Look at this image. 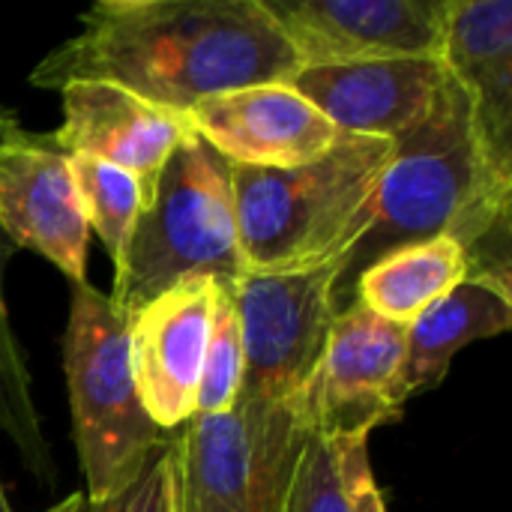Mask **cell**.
Returning <instances> with one entry per match:
<instances>
[{
    "instance_id": "1",
    "label": "cell",
    "mask_w": 512,
    "mask_h": 512,
    "mask_svg": "<svg viewBox=\"0 0 512 512\" xmlns=\"http://www.w3.org/2000/svg\"><path fill=\"white\" fill-rule=\"evenodd\" d=\"M297 69L261 0H99L81 33L33 66L30 84L102 81L186 117L201 99L285 84Z\"/></svg>"
},
{
    "instance_id": "2",
    "label": "cell",
    "mask_w": 512,
    "mask_h": 512,
    "mask_svg": "<svg viewBox=\"0 0 512 512\" xmlns=\"http://www.w3.org/2000/svg\"><path fill=\"white\" fill-rule=\"evenodd\" d=\"M366 213L369 228L348 252L339 294L387 252L450 237L465 249L468 282L512 300V174L489 159L474 105L450 72L426 117L393 138Z\"/></svg>"
},
{
    "instance_id": "3",
    "label": "cell",
    "mask_w": 512,
    "mask_h": 512,
    "mask_svg": "<svg viewBox=\"0 0 512 512\" xmlns=\"http://www.w3.org/2000/svg\"><path fill=\"white\" fill-rule=\"evenodd\" d=\"M393 156L390 138L342 132L309 165H231L237 243L246 273H282L348 252L369 228V204Z\"/></svg>"
},
{
    "instance_id": "4",
    "label": "cell",
    "mask_w": 512,
    "mask_h": 512,
    "mask_svg": "<svg viewBox=\"0 0 512 512\" xmlns=\"http://www.w3.org/2000/svg\"><path fill=\"white\" fill-rule=\"evenodd\" d=\"M246 264L237 243L231 165L195 132L165 159L126 255L114 270L111 303L126 321L183 279L237 285Z\"/></svg>"
},
{
    "instance_id": "5",
    "label": "cell",
    "mask_w": 512,
    "mask_h": 512,
    "mask_svg": "<svg viewBox=\"0 0 512 512\" xmlns=\"http://www.w3.org/2000/svg\"><path fill=\"white\" fill-rule=\"evenodd\" d=\"M63 372L87 483L84 495L99 504L129 489L168 435L141 405L129 363L126 315L90 282L72 285Z\"/></svg>"
},
{
    "instance_id": "6",
    "label": "cell",
    "mask_w": 512,
    "mask_h": 512,
    "mask_svg": "<svg viewBox=\"0 0 512 512\" xmlns=\"http://www.w3.org/2000/svg\"><path fill=\"white\" fill-rule=\"evenodd\" d=\"M306 396L195 414L168 432L177 512H285L291 477L312 429Z\"/></svg>"
},
{
    "instance_id": "7",
    "label": "cell",
    "mask_w": 512,
    "mask_h": 512,
    "mask_svg": "<svg viewBox=\"0 0 512 512\" xmlns=\"http://www.w3.org/2000/svg\"><path fill=\"white\" fill-rule=\"evenodd\" d=\"M351 252V249H348ZM348 252L303 270L246 273L231 285L240 342V393L252 402H294L309 393L339 309Z\"/></svg>"
},
{
    "instance_id": "8",
    "label": "cell",
    "mask_w": 512,
    "mask_h": 512,
    "mask_svg": "<svg viewBox=\"0 0 512 512\" xmlns=\"http://www.w3.org/2000/svg\"><path fill=\"white\" fill-rule=\"evenodd\" d=\"M300 69L441 57L447 0H261Z\"/></svg>"
},
{
    "instance_id": "9",
    "label": "cell",
    "mask_w": 512,
    "mask_h": 512,
    "mask_svg": "<svg viewBox=\"0 0 512 512\" xmlns=\"http://www.w3.org/2000/svg\"><path fill=\"white\" fill-rule=\"evenodd\" d=\"M405 363V327L351 303L333 321L327 351L306 393L315 429L330 438H369L402 417L399 390Z\"/></svg>"
},
{
    "instance_id": "10",
    "label": "cell",
    "mask_w": 512,
    "mask_h": 512,
    "mask_svg": "<svg viewBox=\"0 0 512 512\" xmlns=\"http://www.w3.org/2000/svg\"><path fill=\"white\" fill-rule=\"evenodd\" d=\"M0 234L15 249L48 258L72 285L87 282L90 225L75 192L69 153L51 135L18 129L0 144Z\"/></svg>"
},
{
    "instance_id": "11",
    "label": "cell",
    "mask_w": 512,
    "mask_h": 512,
    "mask_svg": "<svg viewBox=\"0 0 512 512\" xmlns=\"http://www.w3.org/2000/svg\"><path fill=\"white\" fill-rule=\"evenodd\" d=\"M216 288V279H183L126 321L132 378L162 432L195 417Z\"/></svg>"
},
{
    "instance_id": "12",
    "label": "cell",
    "mask_w": 512,
    "mask_h": 512,
    "mask_svg": "<svg viewBox=\"0 0 512 512\" xmlns=\"http://www.w3.org/2000/svg\"><path fill=\"white\" fill-rule=\"evenodd\" d=\"M189 129L237 168H300L342 135L288 84H258L201 99L186 111Z\"/></svg>"
},
{
    "instance_id": "13",
    "label": "cell",
    "mask_w": 512,
    "mask_h": 512,
    "mask_svg": "<svg viewBox=\"0 0 512 512\" xmlns=\"http://www.w3.org/2000/svg\"><path fill=\"white\" fill-rule=\"evenodd\" d=\"M444 75L441 57H393L345 66H306L285 84L339 132L393 141L426 117Z\"/></svg>"
},
{
    "instance_id": "14",
    "label": "cell",
    "mask_w": 512,
    "mask_h": 512,
    "mask_svg": "<svg viewBox=\"0 0 512 512\" xmlns=\"http://www.w3.org/2000/svg\"><path fill=\"white\" fill-rule=\"evenodd\" d=\"M60 96L63 126L51 141L69 156H90L129 171L138 180L147 207L165 159L192 135L189 120L102 81L66 84Z\"/></svg>"
},
{
    "instance_id": "15",
    "label": "cell",
    "mask_w": 512,
    "mask_h": 512,
    "mask_svg": "<svg viewBox=\"0 0 512 512\" xmlns=\"http://www.w3.org/2000/svg\"><path fill=\"white\" fill-rule=\"evenodd\" d=\"M441 63L468 93L489 159L512 174V0H447Z\"/></svg>"
},
{
    "instance_id": "16",
    "label": "cell",
    "mask_w": 512,
    "mask_h": 512,
    "mask_svg": "<svg viewBox=\"0 0 512 512\" xmlns=\"http://www.w3.org/2000/svg\"><path fill=\"white\" fill-rule=\"evenodd\" d=\"M510 327L512 300L477 282L456 285L405 327V363L399 381L402 399L408 402L411 396L438 387L465 345L501 336Z\"/></svg>"
},
{
    "instance_id": "17",
    "label": "cell",
    "mask_w": 512,
    "mask_h": 512,
    "mask_svg": "<svg viewBox=\"0 0 512 512\" xmlns=\"http://www.w3.org/2000/svg\"><path fill=\"white\" fill-rule=\"evenodd\" d=\"M468 282L465 249L450 237L402 246L354 279V303L399 327L414 324L432 303Z\"/></svg>"
},
{
    "instance_id": "18",
    "label": "cell",
    "mask_w": 512,
    "mask_h": 512,
    "mask_svg": "<svg viewBox=\"0 0 512 512\" xmlns=\"http://www.w3.org/2000/svg\"><path fill=\"white\" fill-rule=\"evenodd\" d=\"M15 246L0 234V429L12 438L18 447L24 465L39 477L45 486L54 477L48 444L42 435V423L33 405L30 393V372L21 354V345L15 339L12 321H9V306H6V267L12 258Z\"/></svg>"
},
{
    "instance_id": "19",
    "label": "cell",
    "mask_w": 512,
    "mask_h": 512,
    "mask_svg": "<svg viewBox=\"0 0 512 512\" xmlns=\"http://www.w3.org/2000/svg\"><path fill=\"white\" fill-rule=\"evenodd\" d=\"M75 192L84 210V219L90 231L99 234L114 270L120 267L129 237L135 231V222L144 210V195L138 180L102 159L90 156H69Z\"/></svg>"
},
{
    "instance_id": "20",
    "label": "cell",
    "mask_w": 512,
    "mask_h": 512,
    "mask_svg": "<svg viewBox=\"0 0 512 512\" xmlns=\"http://www.w3.org/2000/svg\"><path fill=\"white\" fill-rule=\"evenodd\" d=\"M240 381H243L240 318H237L231 285L219 282L216 300H213L210 342H207V354H204L195 414H225L237 402Z\"/></svg>"
},
{
    "instance_id": "21",
    "label": "cell",
    "mask_w": 512,
    "mask_h": 512,
    "mask_svg": "<svg viewBox=\"0 0 512 512\" xmlns=\"http://www.w3.org/2000/svg\"><path fill=\"white\" fill-rule=\"evenodd\" d=\"M285 512H351L339 477L336 444L315 426L309 429L300 450Z\"/></svg>"
},
{
    "instance_id": "22",
    "label": "cell",
    "mask_w": 512,
    "mask_h": 512,
    "mask_svg": "<svg viewBox=\"0 0 512 512\" xmlns=\"http://www.w3.org/2000/svg\"><path fill=\"white\" fill-rule=\"evenodd\" d=\"M93 512H171V453L168 438L138 480L120 495L93 504Z\"/></svg>"
},
{
    "instance_id": "23",
    "label": "cell",
    "mask_w": 512,
    "mask_h": 512,
    "mask_svg": "<svg viewBox=\"0 0 512 512\" xmlns=\"http://www.w3.org/2000/svg\"><path fill=\"white\" fill-rule=\"evenodd\" d=\"M336 444V462L351 512H387L384 495L375 483L369 462V438H342Z\"/></svg>"
},
{
    "instance_id": "24",
    "label": "cell",
    "mask_w": 512,
    "mask_h": 512,
    "mask_svg": "<svg viewBox=\"0 0 512 512\" xmlns=\"http://www.w3.org/2000/svg\"><path fill=\"white\" fill-rule=\"evenodd\" d=\"M45 512H93V504H90V498L84 492H75V495L63 498L60 504H54L51 510Z\"/></svg>"
},
{
    "instance_id": "25",
    "label": "cell",
    "mask_w": 512,
    "mask_h": 512,
    "mask_svg": "<svg viewBox=\"0 0 512 512\" xmlns=\"http://www.w3.org/2000/svg\"><path fill=\"white\" fill-rule=\"evenodd\" d=\"M21 126H18V117H15V111H9V108H3L0 105V144L9 138V135H15Z\"/></svg>"
},
{
    "instance_id": "26",
    "label": "cell",
    "mask_w": 512,
    "mask_h": 512,
    "mask_svg": "<svg viewBox=\"0 0 512 512\" xmlns=\"http://www.w3.org/2000/svg\"><path fill=\"white\" fill-rule=\"evenodd\" d=\"M0 512H12L9 501H6V495H3V486H0Z\"/></svg>"
},
{
    "instance_id": "27",
    "label": "cell",
    "mask_w": 512,
    "mask_h": 512,
    "mask_svg": "<svg viewBox=\"0 0 512 512\" xmlns=\"http://www.w3.org/2000/svg\"><path fill=\"white\" fill-rule=\"evenodd\" d=\"M171 512H177V504H174V492H171Z\"/></svg>"
}]
</instances>
